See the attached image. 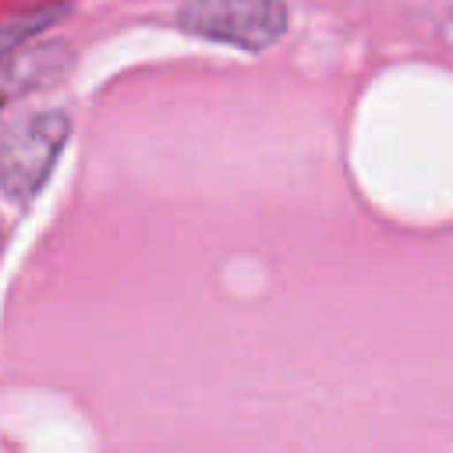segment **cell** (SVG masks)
Returning a JSON list of instances; mask_svg holds the SVG:
<instances>
[{
    "instance_id": "cell-1",
    "label": "cell",
    "mask_w": 453,
    "mask_h": 453,
    "mask_svg": "<svg viewBox=\"0 0 453 453\" xmlns=\"http://www.w3.org/2000/svg\"><path fill=\"white\" fill-rule=\"evenodd\" d=\"M67 134L71 120L60 110H42L18 120L0 138V191L11 202H32L64 152Z\"/></svg>"
},
{
    "instance_id": "cell-2",
    "label": "cell",
    "mask_w": 453,
    "mask_h": 453,
    "mask_svg": "<svg viewBox=\"0 0 453 453\" xmlns=\"http://www.w3.org/2000/svg\"><path fill=\"white\" fill-rule=\"evenodd\" d=\"M180 28L241 50H265L287 28L283 0H184Z\"/></svg>"
}]
</instances>
